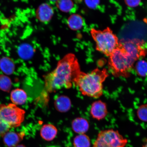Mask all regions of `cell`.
<instances>
[{"label": "cell", "mask_w": 147, "mask_h": 147, "mask_svg": "<svg viewBox=\"0 0 147 147\" xmlns=\"http://www.w3.org/2000/svg\"><path fill=\"white\" fill-rule=\"evenodd\" d=\"M109 57V68L114 76H129L135 61L124 51L120 44Z\"/></svg>", "instance_id": "obj_3"}, {"label": "cell", "mask_w": 147, "mask_h": 147, "mask_svg": "<svg viewBox=\"0 0 147 147\" xmlns=\"http://www.w3.org/2000/svg\"><path fill=\"white\" fill-rule=\"evenodd\" d=\"M84 3L90 9H95L98 6L100 0H84Z\"/></svg>", "instance_id": "obj_24"}, {"label": "cell", "mask_w": 147, "mask_h": 147, "mask_svg": "<svg viewBox=\"0 0 147 147\" xmlns=\"http://www.w3.org/2000/svg\"><path fill=\"white\" fill-rule=\"evenodd\" d=\"M11 128L8 125L0 119V136L3 137Z\"/></svg>", "instance_id": "obj_23"}, {"label": "cell", "mask_w": 147, "mask_h": 147, "mask_svg": "<svg viewBox=\"0 0 147 147\" xmlns=\"http://www.w3.org/2000/svg\"><path fill=\"white\" fill-rule=\"evenodd\" d=\"M56 3L57 7L64 12H70L74 8V3L72 0H58Z\"/></svg>", "instance_id": "obj_19"}, {"label": "cell", "mask_w": 147, "mask_h": 147, "mask_svg": "<svg viewBox=\"0 0 147 147\" xmlns=\"http://www.w3.org/2000/svg\"><path fill=\"white\" fill-rule=\"evenodd\" d=\"M49 1L53 2H56L58 0H49Z\"/></svg>", "instance_id": "obj_28"}, {"label": "cell", "mask_w": 147, "mask_h": 147, "mask_svg": "<svg viewBox=\"0 0 147 147\" xmlns=\"http://www.w3.org/2000/svg\"><path fill=\"white\" fill-rule=\"evenodd\" d=\"M91 144L90 139L85 134H79L74 139V147H90Z\"/></svg>", "instance_id": "obj_18"}, {"label": "cell", "mask_w": 147, "mask_h": 147, "mask_svg": "<svg viewBox=\"0 0 147 147\" xmlns=\"http://www.w3.org/2000/svg\"><path fill=\"white\" fill-rule=\"evenodd\" d=\"M120 45L124 51L135 61L146 54L144 42L140 40H130Z\"/></svg>", "instance_id": "obj_7"}, {"label": "cell", "mask_w": 147, "mask_h": 147, "mask_svg": "<svg viewBox=\"0 0 147 147\" xmlns=\"http://www.w3.org/2000/svg\"><path fill=\"white\" fill-rule=\"evenodd\" d=\"M90 113L92 117L97 120L105 118L108 111L106 105L101 100H97L92 104Z\"/></svg>", "instance_id": "obj_9"}, {"label": "cell", "mask_w": 147, "mask_h": 147, "mask_svg": "<svg viewBox=\"0 0 147 147\" xmlns=\"http://www.w3.org/2000/svg\"><path fill=\"white\" fill-rule=\"evenodd\" d=\"M25 136L24 131H9L3 137V142L7 147H15L23 140Z\"/></svg>", "instance_id": "obj_10"}, {"label": "cell", "mask_w": 147, "mask_h": 147, "mask_svg": "<svg viewBox=\"0 0 147 147\" xmlns=\"http://www.w3.org/2000/svg\"><path fill=\"white\" fill-rule=\"evenodd\" d=\"M58 130L57 128L51 124L43 125L40 130V135L45 140L51 141L56 137L57 134Z\"/></svg>", "instance_id": "obj_12"}, {"label": "cell", "mask_w": 147, "mask_h": 147, "mask_svg": "<svg viewBox=\"0 0 147 147\" xmlns=\"http://www.w3.org/2000/svg\"><path fill=\"white\" fill-rule=\"evenodd\" d=\"M0 69L5 74L10 75L14 72L15 66L11 59L4 57L0 60Z\"/></svg>", "instance_id": "obj_16"}, {"label": "cell", "mask_w": 147, "mask_h": 147, "mask_svg": "<svg viewBox=\"0 0 147 147\" xmlns=\"http://www.w3.org/2000/svg\"><path fill=\"white\" fill-rule=\"evenodd\" d=\"M27 95L26 92L21 89H15L11 92L10 99L12 104L15 105H22L27 100Z\"/></svg>", "instance_id": "obj_13"}, {"label": "cell", "mask_w": 147, "mask_h": 147, "mask_svg": "<svg viewBox=\"0 0 147 147\" xmlns=\"http://www.w3.org/2000/svg\"><path fill=\"white\" fill-rule=\"evenodd\" d=\"M81 71L76 56L71 53L66 55L58 62L54 70L44 76L45 92L51 93L71 88Z\"/></svg>", "instance_id": "obj_1"}, {"label": "cell", "mask_w": 147, "mask_h": 147, "mask_svg": "<svg viewBox=\"0 0 147 147\" xmlns=\"http://www.w3.org/2000/svg\"><path fill=\"white\" fill-rule=\"evenodd\" d=\"M12 82L8 76L4 75H0V90L9 92L12 87Z\"/></svg>", "instance_id": "obj_20"}, {"label": "cell", "mask_w": 147, "mask_h": 147, "mask_svg": "<svg viewBox=\"0 0 147 147\" xmlns=\"http://www.w3.org/2000/svg\"><path fill=\"white\" fill-rule=\"evenodd\" d=\"M126 4L130 7L138 6L140 3L141 0H125Z\"/></svg>", "instance_id": "obj_25"}, {"label": "cell", "mask_w": 147, "mask_h": 147, "mask_svg": "<svg viewBox=\"0 0 147 147\" xmlns=\"http://www.w3.org/2000/svg\"><path fill=\"white\" fill-rule=\"evenodd\" d=\"M54 104L56 109L61 113L68 111L71 106L70 100L65 95H61L57 98L55 100Z\"/></svg>", "instance_id": "obj_14"}, {"label": "cell", "mask_w": 147, "mask_h": 147, "mask_svg": "<svg viewBox=\"0 0 147 147\" xmlns=\"http://www.w3.org/2000/svg\"><path fill=\"white\" fill-rule=\"evenodd\" d=\"M142 147H147V139L145 140Z\"/></svg>", "instance_id": "obj_26"}, {"label": "cell", "mask_w": 147, "mask_h": 147, "mask_svg": "<svg viewBox=\"0 0 147 147\" xmlns=\"http://www.w3.org/2000/svg\"><path fill=\"white\" fill-rule=\"evenodd\" d=\"M34 53V48L29 44H22L18 48V54L20 57L24 59H29L32 57Z\"/></svg>", "instance_id": "obj_17"}, {"label": "cell", "mask_w": 147, "mask_h": 147, "mask_svg": "<svg viewBox=\"0 0 147 147\" xmlns=\"http://www.w3.org/2000/svg\"><path fill=\"white\" fill-rule=\"evenodd\" d=\"M90 32L96 50L107 56L109 57L119 47L118 38L109 28L103 30L92 29Z\"/></svg>", "instance_id": "obj_4"}, {"label": "cell", "mask_w": 147, "mask_h": 147, "mask_svg": "<svg viewBox=\"0 0 147 147\" xmlns=\"http://www.w3.org/2000/svg\"><path fill=\"white\" fill-rule=\"evenodd\" d=\"M71 127L75 133L79 134H84L89 128V124L87 119L81 117H77L74 119Z\"/></svg>", "instance_id": "obj_11"}, {"label": "cell", "mask_w": 147, "mask_h": 147, "mask_svg": "<svg viewBox=\"0 0 147 147\" xmlns=\"http://www.w3.org/2000/svg\"><path fill=\"white\" fill-rule=\"evenodd\" d=\"M108 76V71L105 69L96 68L88 73L81 71L75 80L74 85L84 96L98 98L102 95L103 83Z\"/></svg>", "instance_id": "obj_2"}, {"label": "cell", "mask_w": 147, "mask_h": 147, "mask_svg": "<svg viewBox=\"0 0 147 147\" xmlns=\"http://www.w3.org/2000/svg\"><path fill=\"white\" fill-rule=\"evenodd\" d=\"M15 147H26L25 146H24V145L21 144V145H18V146H16Z\"/></svg>", "instance_id": "obj_27"}, {"label": "cell", "mask_w": 147, "mask_h": 147, "mask_svg": "<svg viewBox=\"0 0 147 147\" xmlns=\"http://www.w3.org/2000/svg\"><path fill=\"white\" fill-rule=\"evenodd\" d=\"M128 142L118 130L111 129L99 132L92 147H125Z\"/></svg>", "instance_id": "obj_5"}, {"label": "cell", "mask_w": 147, "mask_h": 147, "mask_svg": "<svg viewBox=\"0 0 147 147\" xmlns=\"http://www.w3.org/2000/svg\"><path fill=\"white\" fill-rule=\"evenodd\" d=\"M67 24L71 30L77 31L82 28L84 25V21L80 15L74 14L68 18Z\"/></svg>", "instance_id": "obj_15"}, {"label": "cell", "mask_w": 147, "mask_h": 147, "mask_svg": "<svg viewBox=\"0 0 147 147\" xmlns=\"http://www.w3.org/2000/svg\"><path fill=\"white\" fill-rule=\"evenodd\" d=\"M24 110L13 104L0 105V119L11 128L18 127L25 119Z\"/></svg>", "instance_id": "obj_6"}, {"label": "cell", "mask_w": 147, "mask_h": 147, "mask_svg": "<svg viewBox=\"0 0 147 147\" xmlns=\"http://www.w3.org/2000/svg\"><path fill=\"white\" fill-rule=\"evenodd\" d=\"M138 117L143 122H147V105L141 106L137 112Z\"/></svg>", "instance_id": "obj_22"}, {"label": "cell", "mask_w": 147, "mask_h": 147, "mask_svg": "<svg viewBox=\"0 0 147 147\" xmlns=\"http://www.w3.org/2000/svg\"><path fill=\"white\" fill-rule=\"evenodd\" d=\"M54 13V9L50 5L43 3L37 9L36 16L37 18L41 22L47 24L52 19Z\"/></svg>", "instance_id": "obj_8"}, {"label": "cell", "mask_w": 147, "mask_h": 147, "mask_svg": "<svg viewBox=\"0 0 147 147\" xmlns=\"http://www.w3.org/2000/svg\"><path fill=\"white\" fill-rule=\"evenodd\" d=\"M135 69L139 76H146L147 75V62L143 60L139 61L136 64Z\"/></svg>", "instance_id": "obj_21"}]
</instances>
